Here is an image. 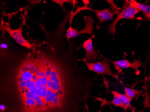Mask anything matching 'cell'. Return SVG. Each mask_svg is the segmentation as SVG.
I'll return each instance as SVG.
<instances>
[{
  "mask_svg": "<svg viewBox=\"0 0 150 112\" xmlns=\"http://www.w3.org/2000/svg\"><path fill=\"white\" fill-rule=\"evenodd\" d=\"M86 25L85 28L82 30L77 31L72 27L70 26L66 30V37L68 40L71 39L75 38L82 34H93V29L95 21L90 16H85L84 17Z\"/></svg>",
  "mask_w": 150,
  "mask_h": 112,
  "instance_id": "obj_5",
  "label": "cell"
},
{
  "mask_svg": "<svg viewBox=\"0 0 150 112\" xmlns=\"http://www.w3.org/2000/svg\"><path fill=\"white\" fill-rule=\"evenodd\" d=\"M117 94L120 97V98L123 101L125 105V110L129 108H132L131 106V101L132 100L125 94H122L117 92Z\"/></svg>",
  "mask_w": 150,
  "mask_h": 112,
  "instance_id": "obj_11",
  "label": "cell"
},
{
  "mask_svg": "<svg viewBox=\"0 0 150 112\" xmlns=\"http://www.w3.org/2000/svg\"><path fill=\"white\" fill-rule=\"evenodd\" d=\"M93 12L95 13V15L99 21L97 25L96 26V28L97 29H99L100 25L105 22L109 20H112L113 21L114 15L117 14L118 15L119 13V12H112L110 11V8L103 10H94Z\"/></svg>",
  "mask_w": 150,
  "mask_h": 112,
  "instance_id": "obj_8",
  "label": "cell"
},
{
  "mask_svg": "<svg viewBox=\"0 0 150 112\" xmlns=\"http://www.w3.org/2000/svg\"><path fill=\"white\" fill-rule=\"evenodd\" d=\"M112 93L113 95V99L110 102V103L113 104L117 107H119L125 110V105L123 101L120 98V97L117 94L116 91H112Z\"/></svg>",
  "mask_w": 150,
  "mask_h": 112,
  "instance_id": "obj_10",
  "label": "cell"
},
{
  "mask_svg": "<svg viewBox=\"0 0 150 112\" xmlns=\"http://www.w3.org/2000/svg\"><path fill=\"white\" fill-rule=\"evenodd\" d=\"M69 19L53 31L40 24L44 38L31 49L1 32L8 48L0 51V112H90L88 102L98 99L92 90L104 85L79 64L80 47L66 37Z\"/></svg>",
  "mask_w": 150,
  "mask_h": 112,
  "instance_id": "obj_1",
  "label": "cell"
},
{
  "mask_svg": "<svg viewBox=\"0 0 150 112\" xmlns=\"http://www.w3.org/2000/svg\"><path fill=\"white\" fill-rule=\"evenodd\" d=\"M78 59L79 61H82L85 62L86 66L89 71H93L96 73L98 75L104 74L107 75L112 76L115 79L118 80L117 75L113 72L110 68V64L109 62H110L111 60H103L100 61H97L94 63H89L84 58Z\"/></svg>",
  "mask_w": 150,
  "mask_h": 112,
  "instance_id": "obj_4",
  "label": "cell"
},
{
  "mask_svg": "<svg viewBox=\"0 0 150 112\" xmlns=\"http://www.w3.org/2000/svg\"><path fill=\"white\" fill-rule=\"evenodd\" d=\"M101 112V111H100V112Z\"/></svg>",
  "mask_w": 150,
  "mask_h": 112,
  "instance_id": "obj_15",
  "label": "cell"
},
{
  "mask_svg": "<svg viewBox=\"0 0 150 112\" xmlns=\"http://www.w3.org/2000/svg\"><path fill=\"white\" fill-rule=\"evenodd\" d=\"M82 47L86 52L85 58H84L88 62L94 63L97 62L98 60L101 61H109L110 60L105 58L95 51L93 45L92 39L91 38L85 40L83 43Z\"/></svg>",
  "mask_w": 150,
  "mask_h": 112,
  "instance_id": "obj_6",
  "label": "cell"
},
{
  "mask_svg": "<svg viewBox=\"0 0 150 112\" xmlns=\"http://www.w3.org/2000/svg\"><path fill=\"white\" fill-rule=\"evenodd\" d=\"M129 3L132 6L138 9L140 11L142 12L146 16L150 15V5H144L135 1H131Z\"/></svg>",
  "mask_w": 150,
  "mask_h": 112,
  "instance_id": "obj_9",
  "label": "cell"
},
{
  "mask_svg": "<svg viewBox=\"0 0 150 112\" xmlns=\"http://www.w3.org/2000/svg\"><path fill=\"white\" fill-rule=\"evenodd\" d=\"M26 24V19L25 15H23L20 27L16 29H12L10 23L5 22L3 19H1L0 29L1 31H4L8 33L12 39L18 45L27 49H31L33 47V44L23 36V27Z\"/></svg>",
  "mask_w": 150,
  "mask_h": 112,
  "instance_id": "obj_2",
  "label": "cell"
},
{
  "mask_svg": "<svg viewBox=\"0 0 150 112\" xmlns=\"http://www.w3.org/2000/svg\"><path fill=\"white\" fill-rule=\"evenodd\" d=\"M146 17L148 18H150V15H149L147 16Z\"/></svg>",
  "mask_w": 150,
  "mask_h": 112,
  "instance_id": "obj_14",
  "label": "cell"
},
{
  "mask_svg": "<svg viewBox=\"0 0 150 112\" xmlns=\"http://www.w3.org/2000/svg\"><path fill=\"white\" fill-rule=\"evenodd\" d=\"M53 1L55 2V3H57V4L61 6L62 7V8H63L64 11L65 12H66V10L65 9L64 6H63V5H64V3H73V2H74V1H69V0H68V1H67V0H63V1H62V0H61V1H55V0H54V1Z\"/></svg>",
  "mask_w": 150,
  "mask_h": 112,
  "instance_id": "obj_13",
  "label": "cell"
},
{
  "mask_svg": "<svg viewBox=\"0 0 150 112\" xmlns=\"http://www.w3.org/2000/svg\"><path fill=\"white\" fill-rule=\"evenodd\" d=\"M140 12L138 9L132 6L129 3L125 4L119 13L117 18L114 20L112 23L109 24L108 28V32L114 37L116 32V26L120 20L123 19H134L135 15Z\"/></svg>",
  "mask_w": 150,
  "mask_h": 112,
  "instance_id": "obj_3",
  "label": "cell"
},
{
  "mask_svg": "<svg viewBox=\"0 0 150 112\" xmlns=\"http://www.w3.org/2000/svg\"><path fill=\"white\" fill-rule=\"evenodd\" d=\"M125 92V94L129 97L131 100H133L139 94V92L137 90L133 89V88H129V87H124Z\"/></svg>",
  "mask_w": 150,
  "mask_h": 112,
  "instance_id": "obj_12",
  "label": "cell"
},
{
  "mask_svg": "<svg viewBox=\"0 0 150 112\" xmlns=\"http://www.w3.org/2000/svg\"><path fill=\"white\" fill-rule=\"evenodd\" d=\"M110 62L113 64L115 67L117 69V71H119L120 70H122L124 69L127 68H132L134 70L135 74L139 73V68L142 66L144 65L142 62L141 61L140 59L136 60L134 58V62H130L128 60H121L116 61H112Z\"/></svg>",
  "mask_w": 150,
  "mask_h": 112,
  "instance_id": "obj_7",
  "label": "cell"
}]
</instances>
